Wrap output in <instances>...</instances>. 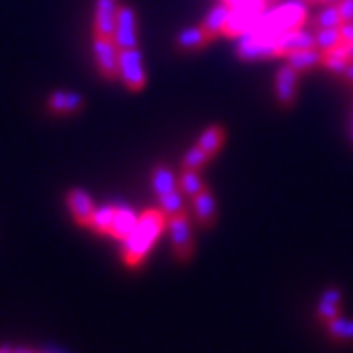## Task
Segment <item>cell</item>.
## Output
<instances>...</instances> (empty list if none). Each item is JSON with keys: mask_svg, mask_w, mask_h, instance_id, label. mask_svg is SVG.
I'll use <instances>...</instances> for the list:
<instances>
[{"mask_svg": "<svg viewBox=\"0 0 353 353\" xmlns=\"http://www.w3.org/2000/svg\"><path fill=\"white\" fill-rule=\"evenodd\" d=\"M166 219L168 217H166V213L162 209H147V211L141 213L132 232L123 239L121 258H123L125 266L139 268L143 264L151 245L156 243V239L160 236L162 228L166 225Z\"/></svg>", "mask_w": 353, "mask_h": 353, "instance_id": "obj_1", "label": "cell"}, {"mask_svg": "<svg viewBox=\"0 0 353 353\" xmlns=\"http://www.w3.org/2000/svg\"><path fill=\"white\" fill-rule=\"evenodd\" d=\"M307 19V9L302 3H288L276 7L272 13H262L256 23V32L262 34H281L285 30L298 28L302 21Z\"/></svg>", "mask_w": 353, "mask_h": 353, "instance_id": "obj_2", "label": "cell"}, {"mask_svg": "<svg viewBox=\"0 0 353 353\" xmlns=\"http://www.w3.org/2000/svg\"><path fill=\"white\" fill-rule=\"evenodd\" d=\"M119 77L130 92H141L145 88L147 77L143 68V54L137 47L119 49Z\"/></svg>", "mask_w": 353, "mask_h": 353, "instance_id": "obj_3", "label": "cell"}, {"mask_svg": "<svg viewBox=\"0 0 353 353\" xmlns=\"http://www.w3.org/2000/svg\"><path fill=\"white\" fill-rule=\"evenodd\" d=\"M166 225H168V232H170V243H172L174 256L181 262H188L194 256V236H192L188 215L185 213L170 215L166 219Z\"/></svg>", "mask_w": 353, "mask_h": 353, "instance_id": "obj_4", "label": "cell"}, {"mask_svg": "<svg viewBox=\"0 0 353 353\" xmlns=\"http://www.w3.org/2000/svg\"><path fill=\"white\" fill-rule=\"evenodd\" d=\"M236 54L243 60H260V58L279 56V52H276V37L262 34V32H256V30L247 32V34L241 37Z\"/></svg>", "mask_w": 353, "mask_h": 353, "instance_id": "obj_5", "label": "cell"}, {"mask_svg": "<svg viewBox=\"0 0 353 353\" xmlns=\"http://www.w3.org/2000/svg\"><path fill=\"white\" fill-rule=\"evenodd\" d=\"M94 56L98 68L105 79H115L119 74V47L109 37H96L94 34Z\"/></svg>", "mask_w": 353, "mask_h": 353, "instance_id": "obj_6", "label": "cell"}, {"mask_svg": "<svg viewBox=\"0 0 353 353\" xmlns=\"http://www.w3.org/2000/svg\"><path fill=\"white\" fill-rule=\"evenodd\" d=\"M298 70L292 68L288 62L276 70L274 77V92H276V103L283 109H292L298 96Z\"/></svg>", "mask_w": 353, "mask_h": 353, "instance_id": "obj_7", "label": "cell"}, {"mask_svg": "<svg viewBox=\"0 0 353 353\" xmlns=\"http://www.w3.org/2000/svg\"><path fill=\"white\" fill-rule=\"evenodd\" d=\"M113 41L119 49L137 47V15H134V9L128 5L119 7V11H117Z\"/></svg>", "mask_w": 353, "mask_h": 353, "instance_id": "obj_8", "label": "cell"}, {"mask_svg": "<svg viewBox=\"0 0 353 353\" xmlns=\"http://www.w3.org/2000/svg\"><path fill=\"white\" fill-rule=\"evenodd\" d=\"M117 0H96V13H94V34L96 37H109L113 39L115 23H117Z\"/></svg>", "mask_w": 353, "mask_h": 353, "instance_id": "obj_9", "label": "cell"}, {"mask_svg": "<svg viewBox=\"0 0 353 353\" xmlns=\"http://www.w3.org/2000/svg\"><path fill=\"white\" fill-rule=\"evenodd\" d=\"M66 203H68V209L74 217V221L81 223V225H90V219L96 211L92 198L85 190H79V188H72L68 194H66Z\"/></svg>", "mask_w": 353, "mask_h": 353, "instance_id": "obj_10", "label": "cell"}, {"mask_svg": "<svg viewBox=\"0 0 353 353\" xmlns=\"http://www.w3.org/2000/svg\"><path fill=\"white\" fill-rule=\"evenodd\" d=\"M311 47H317L315 37L305 32V30L292 28V30L276 34V52H279V56H285L290 52H298V49H311Z\"/></svg>", "mask_w": 353, "mask_h": 353, "instance_id": "obj_11", "label": "cell"}, {"mask_svg": "<svg viewBox=\"0 0 353 353\" xmlns=\"http://www.w3.org/2000/svg\"><path fill=\"white\" fill-rule=\"evenodd\" d=\"M260 15L262 13H251V11L232 9L228 21H225V26H223V34H228V37H243L247 32H254Z\"/></svg>", "mask_w": 353, "mask_h": 353, "instance_id": "obj_12", "label": "cell"}, {"mask_svg": "<svg viewBox=\"0 0 353 353\" xmlns=\"http://www.w3.org/2000/svg\"><path fill=\"white\" fill-rule=\"evenodd\" d=\"M285 60L292 68H296L298 72H309L313 68H317L323 60V52L317 47L311 49H298V52H290L285 54Z\"/></svg>", "mask_w": 353, "mask_h": 353, "instance_id": "obj_13", "label": "cell"}, {"mask_svg": "<svg viewBox=\"0 0 353 353\" xmlns=\"http://www.w3.org/2000/svg\"><path fill=\"white\" fill-rule=\"evenodd\" d=\"M194 213L198 217V221L203 223V228H211L215 223L217 217V205H215V198L213 194L205 188L200 194L194 196Z\"/></svg>", "mask_w": 353, "mask_h": 353, "instance_id": "obj_14", "label": "cell"}, {"mask_svg": "<svg viewBox=\"0 0 353 353\" xmlns=\"http://www.w3.org/2000/svg\"><path fill=\"white\" fill-rule=\"evenodd\" d=\"M341 300H343V292L339 288H327L321 298H319V305H317V315L321 321H330L334 317L341 315Z\"/></svg>", "mask_w": 353, "mask_h": 353, "instance_id": "obj_15", "label": "cell"}, {"mask_svg": "<svg viewBox=\"0 0 353 353\" xmlns=\"http://www.w3.org/2000/svg\"><path fill=\"white\" fill-rule=\"evenodd\" d=\"M47 107L52 113H74L83 107V98L74 92H54L47 100Z\"/></svg>", "mask_w": 353, "mask_h": 353, "instance_id": "obj_16", "label": "cell"}, {"mask_svg": "<svg viewBox=\"0 0 353 353\" xmlns=\"http://www.w3.org/2000/svg\"><path fill=\"white\" fill-rule=\"evenodd\" d=\"M137 215L128 209V207H115V215H113V223H111V236L123 241L132 232V228L137 225Z\"/></svg>", "mask_w": 353, "mask_h": 353, "instance_id": "obj_17", "label": "cell"}, {"mask_svg": "<svg viewBox=\"0 0 353 353\" xmlns=\"http://www.w3.org/2000/svg\"><path fill=\"white\" fill-rule=\"evenodd\" d=\"M230 7L225 5V3H221V5H217V7H213L209 13H207V17H205V21H203V28L207 30V34L211 37V39H215L219 32H223V26H225V21H228V17H230Z\"/></svg>", "mask_w": 353, "mask_h": 353, "instance_id": "obj_18", "label": "cell"}, {"mask_svg": "<svg viewBox=\"0 0 353 353\" xmlns=\"http://www.w3.org/2000/svg\"><path fill=\"white\" fill-rule=\"evenodd\" d=\"M151 185H154V192H156L158 198L164 196V194H168V192H172V190H176L174 172L168 166L158 164L156 170H154V174H151Z\"/></svg>", "mask_w": 353, "mask_h": 353, "instance_id": "obj_19", "label": "cell"}, {"mask_svg": "<svg viewBox=\"0 0 353 353\" xmlns=\"http://www.w3.org/2000/svg\"><path fill=\"white\" fill-rule=\"evenodd\" d=\"M223 139H225V132H223V125H219V123H215V125H209V128L200 134V139H198V143L196 145H200L209 156H215L217 151L221 149V145H223Z\"/></svg>", "mask_w": 353, "mask_h": 353, "instance_id": "obj_20", "label": "cell"}, {"mask_svg": "<svg viewBox=\"0 0 353 353\" xmlns=\"http://www.w3.org/2000/svg\"><path fill=\"white\" fill-rule=\"evenodd\" d=\"M327 334H330L332 341L339 343H353V319L349 317H334L327 321Z\"/></svg>", "mask_w": 353, "mask_h": 353, "instance_id": "obj_21", "label": "cell"}, {"mask_svg": "<svg viewBox=\"0 0 353 353\" xmlns=\"http://www.w3.org/2000/svg\"><path fill=\"white\" fill-rule=\"evenodd\" d=\"M209 41H211V37L207 34V30L203 26L188 28L176 37V45H179L181 49H200V47H205Z\"/></svg>", "mask_w": 353, "mask_h": 353, "instance_id": "obj_22", "label": "cell"}, {"mask_svg": "<svg viewBox=\"0 0 353 353\" xmlns=\"http://www.w3.org/2000/svg\"><path fill=\"white\" fill-rule=\"evenodd\" d=\"M347 64H349V58H347V52H345V45L343 43L339 47H334V49H327V52H323L321 66L327 68L330 72L341 74Z\"/></svg>", "mask_w": 353, "mask_h": 353, "instance_id": "obj_23", "label": "cell"}, {"mask_svg": "<svg viewBox=\"0 0 353 353\" xmlns=\"http://www.w3.org/2000/svg\"><path fill=\"white\" fill-rule=\"evenodd\" d=\"M113 215H115V207L113 205H105L94 211L92 219H90V228L98 234H109L111 232V223H113Z\"/></svg>", "mask_w": 353, "mask_h": 353, "instance_id": "obj_24", "label": "cell"}, {"mask_svg": "<svg viewBox=\"0 0 353 353\" xmlns=\"http://www.w3.org/2000/svg\"><path fill=\"white\" fill-rule=\"evenodd\" d=\"M160 209L166 213V217L170 215H179L185 213V200H183V192L181 190H172L164 196H160Z\"/></svg>", "mask_w": 353, "mask_h": 353, "instance_id": "obj_25", "label": "cell"}, {"mask_svg": "<svg viewBox=\"0 0 353 353\" xmlns=\"http://www.w3.org/2000/svg\"><path fill=\"white\" fill-rule=\"evenodd\" d=\"M179 190L185 194V196H196L205 190V181H203V176H200L196 170L192 168H183L181 176H179Z\"/></svg>", "mask_w": 353, "mask_h": 353, "instance_id": "obj_26", "label": "cell"}, {"mask_svg": "<svg viewBox=\"0 0 353 353\" xmlns=\"http://www.w3.org/2000/svg\"><path fill=\"white\" fill-rule=\"evenodd\" d=\"M313 26L317 30H321V28H341L343 26V17L339 13V5H325V9H321V13L313 19Z\"/></svg>", "mask_w": 353, "mask_h": 353, "instance_id": "obj_27", "label": "cell"}, {"mask_svg": "<svg viewBox=\"0 0 353 353\" xmlns=\"http://www.w3.org/2000/svg\"><path fill=\"white\" fill-rule=\"evenodd\" d=\"M315 43H317V49H321V52H327V49L339 47L343 43L341 28H321V30H317Z\"/></svg>", "mask_w": 353, "mask_h": 353, "instance_id": "obj_28", "label": "cell"}, {"mask_svg": "<svg viewBox=\"0 0 353 353\" xmlns=\"http://www.w3.org/2000/svg\"><path fill=\"white\" fill-rule=\"evenodd\" d=\"M209 154L207 151L200 147V145H194L188 154L183 156V168H192V170H198V168H203L207 162H209Z\"/></svg>", "mask_w": 353, "mask_h": 353, "instance_id": "obj_29", "label": "cell"}, {"mask_svg": "<svg viewBox=\"0 0 353 353\" xmlns=\"http://www.w3.org/2000/svg\"><path fill=\"white\" fill-rule=\"evenodd\" d=\"M230 9L239 11H251V13H264L266 9V0H221Z\"/></svg>", "mask_w": 353, "mask_h": 353, "instance_id": "obj_30", "label": "cell"}, {"mask_svg": "<svg viewBox=\"0 0 353 353\" xmlns=\"http://www.w3.org/2000/svg\"><path fill=\"white\" fill-rule=\"evenodd\" d=\"M339 13L343 17V23L353 21V0H339Z\"/></svg>", "mask_w": 353, "mask_h": 353, "instance_id": "obj_31", "label": "cell"}, {"mask_svg": "<svg viewBox=\"0 0 353 353\" xmlns=\"http://www.w3.org/2000/svg\"><path fill=\"white\" fill-rule=\"evenodd\" d=\"M341 37L343 43H353V21H347L341 26Z\"/></svg>", "mask_w": 353, "mask_h": 353, "instance_id": "obj_32", "label": "cell"}, {"mask_svg": "<svg viewBox=\"0 0 353 353\" xmlns=\"http://www.w3.org/2000/svg\"><path fill=\"white\" fill-rule=\"evenodd\" d=\"M341 77H343L347 83H351V85H353V62H349V64L345 66V70L341 72Z\"/></svg>", "mask_w": 353, "mask_h": 353, "instance_id": "obj_33", "label": "cell"}, {"mask_svg": "<svg viewBox=\"0 0 353 353\" xmlns=\"http://www.w3.org/2000/svg\"><path fill=\"white\" fill-rule=\"evenodd\" d=\"M343 45H345V52H347L349 62H353V43H343Z\"/></svg>", "mask_w": 353, "mask_h": 353, "instance_id": "obj_34", "label": "cell"}, {"mask_svg": "<svg viewBox=\"0 0 353 353\" xmlns=\"http://www.w3.org/2000/svg\"><path fill=\"white\" fill-rule=\"evenodd\" d=\"M0 353H15L9 345H3V347H0Z\"/></svg>", "mask_w": 353, "mask_h": 353, "instance_id": "obj_35", "label": "cell"}, {"mask_svg": "<svg viewBox=\"0 0 353 353\" xmlns=\"http://www.w3.org/2000/svg\"><path fill=\"white\" fill-rule=\"evenodd\" d=\"M15 353H32V351H30V349H23V347H21V349H15Z\"/></svg>", "mask_w": 353, "mask_h": 353, "instance_id": "obj_36", "label": "cell"}, {"mask_svg": "<svg viewBox=\"0 0 353 353\" xmlns=\"http://www.w3.org/2000/svg\"><path fill=\"white\" fill-rule=\"evenodd\" d=\"M321 3H325V5H336L339 0H321Z\"/></svg>", "mask_w": 353, "mask_h": 353, "instance_id": "obj_37", "label": "cell"}, {"mask_svg": "<svg viewBox=\"0 0 353 353\" xmlns=\"http://www.w3.org/2000/svg\"><path fill=\"white\" fill-rule=\"evenodd\" d=\"M307 3H311V5H315V3H321V0H307Z\"/></svg>", "mask_w": 353, "mask_h": 353, "instance_id": "obj_38", "label": "cell"}, {"mask_svg": "<svg viewBox=\"0 0 353 353\" xmlns=\"http://www.w3.org/2000/svg\"><path fill=\"white\" fill-rule=\"evenodd\" d=\"M266 3H276V0H266Z\"/></svg>", "mask_w": 353, "mask_h": 353, "instance_id": "obj_39", "label": "cell"}, {"mask_svg": "<svg viewBox=\"0 0 353 353\" xmlns=\"http://www.w3.org/2000/svg\"><path fill=\"white\" fill-rule=\"evenodd\" d=\"M41 353H54V351H41Z\"/></svg>", "mask_w": 353, "mask_h": 353, "instance_id": "obj_40", "label": "cell"}]
</instances>
